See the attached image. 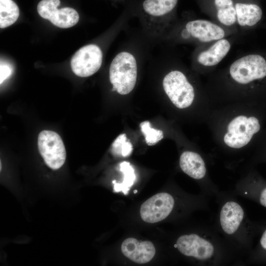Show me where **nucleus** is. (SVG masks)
Segmentation results:
<instances>
[{
  "label": "nucleus",
  "instance_id": "f8f14e48",
  "mask_svg": "<svg viewBox=\"0 0 266 266\" xmlns=\"http://www.w3.org/2000/svg\"><path fill=\"white\" fill-rule=\"evenodd\" d=\"M181 170L193 179L200 180L205 178L207 168L205 161L198 152L186 150L182 152L179 158Z\"/></svg>",
  "mask_w": 266,
  "mask_h": 266
},
{
  "label": "nucleus",
  "instance_id": "a878e982",
  "mask_svg": "<svg viewBox=\"0 0 266 266\" xmlns=\"http://www.w3.org/2000/svg\"><path fill=\"white\" fill-rule=\"evenodd\" d=\"M136 192H137V191L135 190V191H134V193H136Z\"/></svg>",
  "mask_w": 266,
  "mask_h": 266
},
{
  "label": "nucleus",
  "instance_id": "4be33fe9",
  "mask_svg": "<svg viewBox=\"0 0 266 266\" xmlns=\"http://www.w3.org/2000/svg\"><path fill=\"white\" fill-rule=\"evenodd\" d=\"M260 203L266 207V187L262 190L260 197Z\"/></svg>",
  "mask_w": 266,
  "mask_h": 266
},
{
  "label": "nucleus",
  "instance_id": "f3484780",
  "mask_svg": "<svg viewBox=\"0 0 266 266\" xmlns=\"http://www.w3.org/2000/svg\"><path fill=\"white\" fill-rule=\"evenodd\" d=\"M19 9L12 0H0V27L5 28L18 19Z\"/></svg>",
  "mask_w": 266,
  "mask_h": 266
},
{
  "label": "nucleus",
  "instance_id": "0eeeda50",
  "mask_svg": "<svg viewBox=\"0 0 266 266\" xmlns=\"http://www.w3.org/2000/svg\"><path fill=\"white\" fill-rule=\"evenodd\" d=\"M103 54L97 45L90 44L80 48L70 61L72 71L76 75L85 77L95 74L100 68Z\"/></svg>",
  "mask_w": 266,
  "mask_h": 266
},
{
  "label": "nucleus",
  "instance_id": "b1692460",
  "mask_svg": "<svg viewBox=\"0 0 266 266\" xmlns=\"http://www.w3.org/2000/svg\"><path fill=\"white\" fill-rule=\"evenodd\" d=\"M114 1H115L116 2H119V3H125V2L127 0H113Z\"/></svg>",
  "mask_w": 266,
  "mask_h": 266
},
{
  "label": "nucleus",
  "instance_id": "9b49d317",
  "mask_svg": "<svg viewBox=\"0 0 266 266\" xmlns=\"http://www.w3.org/2000/svg\"><path fill=\"white\" fill-rule=\"evenodd\" d=\"M123 255L137 264H145L154 257L156 250L153 244L149 241H138L134 238L126 239L122 243Z\"/></svg>",
  "mask_w": 266,
  "mask_h": 266
},
{
  "label": "nucleus",
  "instance_id": "dca6fc26",
  "mask_svg": "<svg viewBox=\"0 0 266 266\" xmlns=\"http://www.w3.org/2000/svg\"><path fill=\"white\" fill-rule=\"evenodd\" d=\"M218 21L225 26L233 25L237 22L234 0H213Z\"/></svg>",
  "mask_w": 266,
  "mask_h": 266
},
{
  "label": "nucleus",
  "instance_id": "f03ea898",
  "mask_svg": "<svg viewBox=\"0 0 266 266\" xmlns=\"http://www.w3.org/2000/svg\"><path fill=\"white\" fill-rule=\"evenodd\" d=\"M207 91L213 107L236 102L262 104L266 88V59L251 54L233 62Z\"/></svg>",
  "mask_w": 266,
  "mask_h": 266
},
{
  "label": "nucleus",
  "instance_id": "6e6552de",
  "mask_svg": "<svg viewBox=\"0 0 266 266\" xmlns=\"http://www.w3.org/2000/svg\"><path fill=\"white\" fill-rule=\"evenodd\" d=\"M60 4V0H42L37 4V10L42 18L58 27L68 28L76 24L79 19L78 12L69 7L58 9Z\"/></svg>",
  "mask_w": 266,
  "mask_h": 266
},
{
  "label": "nucleus",
  "instance_id": "ddd939ff",
  "mask_svg": "<svg viewBox=\"0 0 266 266\" xmlns=\"http://www.w3.org/2000/svg\"><path fill=\"white\" fill-rule=\"evenodd\" d=\"M244 218V211L241 206L233 201L227 202L222 207L220 221L223 231L228 234L234 233L239 228Z\"/></svg>",
  "mask_w": 266,
  "mask_h": 266
},
{
  "label": "nucleus",
  "instance_id": "393cba45",
  "mask_svg": "<svg viewBox=\"0 0 266 266\" xmlns=\"http://www.w3.org/2000/svg\"><path fill=\"white\" fill-rule=\"evenodd\" d=\"M262 146H266V142H265V143H263V144L262 145Z\"/></svg>",
  "mask_w": 266,
  "mask_h": 266
},
{
  "label": "nucleus",
  "instance_id": "aec40b11",
  "mask_svg": "<svg viewBox=\"0 0 266 266\" xmlns=\"http://www.w3.org/2000/svg\"><path fill=\"white\" fill-rule=\"evenodd\" d=\"M140 127L145 136V142L148 145H154L164 138L163 131L152 128L148 121L141 122Z\"/></svg>",
  "mask_w": 266,
  "mask_h": 266
},
{
  "label": "nucleus",
  "instance_id": "5701e85b",
  "mask_svg": "<svg viewBox=\"0 0 266 266\" xmlns=\"http://www.w3.org/2000/svg\"><path fill=\"white\" fill-rule=\"evenodd\" d=\"M260 244L262 247L266 250V230L263 233L260 239Z\"/></svg>",
  "mask_w": 266,
  "mask_h": 266
},
{
  "label": "nucleus",
  "instance_id": "39448f33",
  "mask_svg": "<svg viewBox=\"0 0 266 266\" xmlns=\"http://www.w3.org/2000/svg\"><path fill=\"white\" fill-rule=\"evenodd\" d=\"M37 143L39 152L48 166L54 170L62 166L66 159V151L57 133L43 130L38 134Z\"/></svg>",
  "mask_w": 266,
  "mask_h": 266
},
{
  "label": "nucleus",
  "instance_id": "a211bd4d",
  "mask_svg": "<svg viewBox=\"0 0 266 266\" xmlns=\"http://www.w3.org/2000/svg\"><path fill=\"white\" fill-rule=\"evenodd\" d=\"M120 170L123 175V179L121 183H117L115 180L114 183V191L115 192H122L127 195L136 179L134 170L129 162H123L120 164Z\"/></svg>",
  "mask_w": 266,
  "mask_h": 266
},
{
  "label": "nucleus",
  "instance_id": "1a4fd4ad",
  "mask_svg": "<svg viewBox=\"0 0 266 266\" xmlns=\"http://www.w3.org/2000/svg\"><path fill=\"white\" fill-rule=\"evenodd\" d=\"M174 201L167 193L156 194L144 202L140 209L141 219L147 223H155L165 219L171 212Z\"/></svg>",
  "mask_w": 266,
  "mask_h": 266
},
{
  "label": "nucleus",
  "instance_id": "412c9836",
  "mask_svg": "<svg viewBox=\"0 0 266 266\" xmlns=\"http://www.w3.org/2000/svg\"><path fill=\"white\" fill-rule=\"evenodd\" d=\"M12 72V68L9 65L1 62L0 66V83L9 77Z\"/></svg>",
  "mask_w": 266,
  "mask_h": 266
},
{
  "label": "nucleus",
  "instance_id": "f257e3e1",
  "mask_svg": "<svg viewBox=\"0 0 266 266\" xmlns=\"http://www.w3.org/2000/svg\"><path fill=\"white\" fill-rule=\"evenodd\" d=\"M265 117L262 104L236 102L213 107L205 123L216 146L237 152L248 149L261 136Z\"/></svg>",
  "mask_w": 266,
  "mask_h": 266
},
{
  "label": "nucleus",
  "instance_id": "423d86ee",
  "mask_svg": "<svg viewBox=\"0 0 266 266\" xmlns=\"http://www.w3.org/2000/svg\"><path fill=\"white\" fill-rule=\"evenodd\" d=\"M175 34L183 41L194 40L208 42L223 38L225 32L221 27L209 21L195 19L187 22Z\"/></svg>",
  "mask_w": 266,
  "mask_h": 266
},
{
  "label": "nucleus",
  "instance_id": "4468645a",
  "mask_svg": "<svg viewBox=\"0 0 266 266\" xmlns=\"http://www.w3.org/2000/svg\"><path fill=\"white\" fill-rule=\"evenodd\" d=\"M231 47L228 40L224 38L218 40L207 50L198 54L197 62L200 65L206 67L216 66L228 54Z\"/></svg>",
  "mask_w": 266,
  "mask_h": 266
},
{
  "label": "nucleus",
  "instance_id": "9d476101",
  "mask_svg": "<svg viewBox=\"0 0 266 266\" xmlns=\"http://www.w3.org/2000/svg\"><path fill=\"white\" fill-rule=\"evenodd\" d=\"M175 246L182 254L200 260H209L214 253L210 241L194 233L180 236Z\"/></svg>",
  "mask_w": 266,
  "mask_h": 266
},
{
  "label": "nucleus",
  "instance_id": "7ed1b4c3",
  "mask_svg": "<svg viewBox=\"0 0 266 266\" xmlns=\"http://www.w3.org/2000/svg\"><path fill=\"white\" fill-rule=\"evenodd\" d=\"M179 0H142L137 11L145 33L153 39H165L170 28Z\"/></svg>",
  "mask_w": 266,
  "mask_h": 266
},
{
  "label": "nucleus",
  "instance_id": "2eb2a0df",
  "mask_svg": "<svg viewBox=\"0 0 266 266\" xmlns=\"http://www.w3.org/2000/svg\"><path fill=\"white\" fill-rule=\"evenodd\" d=\"M236 19L238 24L242 27H253L262 19L263 11L256 3L245 1H235Z\"/></svg>",
  "mask_w": 266,
  "mask_h": 266
},
{
  "label": "nucleus",
  "instance_id": "6ab92c4d",
  "mask_svg": "<svg viewBox=\"0 0 266 266\" xmlns=\"http://www.w3.org/2000/svg\"><path fill=\"white\" fill-rule=\"evenodd\" d=\"M111 151L116 156L126 157L129 156L133 151V146L131 142L127 141L126 134H120L112 144Z\"/></svg>",
  "mask_w": 266,
  "mask_h": 266
},
{
  "label": "nucleus",
  "instance_id": "20e7f679",
  "mask_svg": "<svg viewBox=\"0 0 266 266\" xmlns=\"http://www.w3.org/2000/svg\"><path fill=\"white\" fill-rule=\"evenodd\" d=\"M137 76V61L128 51L118 53L111 63L109 77L112 91L122 95L130 93L134 89Z\"/></svg>",
  "mask_w": 266,
  "mask_h": 266
}]
</instances>
